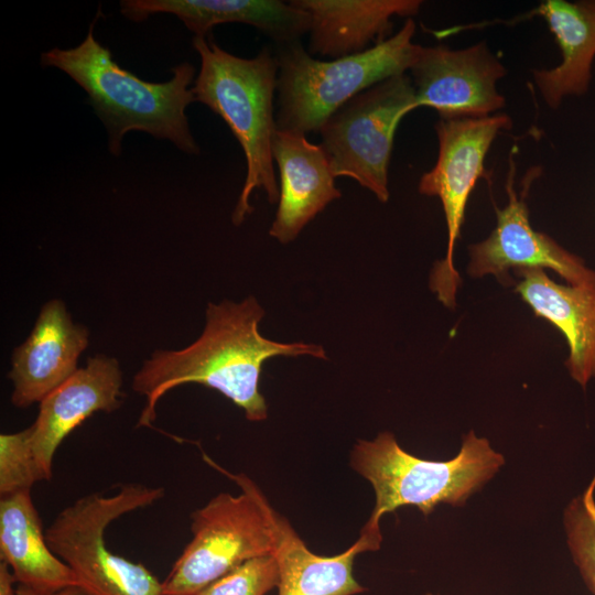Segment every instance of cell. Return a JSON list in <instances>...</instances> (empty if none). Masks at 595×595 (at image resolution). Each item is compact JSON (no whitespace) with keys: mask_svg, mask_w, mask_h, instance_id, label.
Here are the masks:
<instances>
[{"mask_svg":"<svg viewBox=\"0 0 595 595\" xmlns=\"http://www.w3.org/2000/svg\"><path fill=\"white\" fill-rule=\"evenodd\" d=\"M310 15L309 53L332 60L361 53L386 40L393 17L418 14L420 0H292Z\"/></svg>","mask_w":595,"mask_h":595,"instance_id":"2e32d148","label":"cell"},{"mask_svg":"<svg viewBox=\"0 0 595 595\" xmlns=\"http://www.w3.org/2000/svg\"><path fill=\"white\" fill-rule=\"evenodd\" d=\"M263 316L252 295L241 302H209L205 327L194 343L178 350H154L133 376L132 389L145 398L137 426H151L159 400L185 383L219 391L244 410L249 421L264 420L268 408L259 390L263 363L275 356H327L320 345L263 337L259 332Z\"/></svg>","mask_w":595,"mask_h":595,"instance_id":"6da1fadb","label":"cell"},{"mask_svg":"<svg viewBox=\"0 0 595 595\" xmlns=\"http://www.w3.org/2000/svg\"><path fill=\"white\" fill-rule=\"evenodd\" d=\"M595 476L583 494L570 501L563 523L571 556L588 591L595 595Z\"/></svg>","mask_w":595,"mask_h":595,"instance_id":"44dd1931","label":"cell"},{"mask_svg":"<svg viewBox=\"0 0 595 595\" xmlns=\"http://www.w3.org/2000/svg\"><path fill=\"white\" fill-rule=\"evenodd\" d=\"M409 72L416 108L431 107L441 119L488 117L505 107L497 82L506 68L486 42L461 50L422 46Z\"/></svg>","mask_w":595,"mask_h":595,"instance_id":"8fae6325","label":"cell"},{"mask_svg":"<svg viewBox=\"0 0 595 595\" xmlns=\"http://www.w3.org/2000/svg\"><path fill=\"white\" fill-rule=\"evenodd\" d=\"M424 595H437V594H433V593H426V594H424Z\"/></svg>","mask_w":595,"mask_h":595,"instance_id":"484cf974","label":"cell"},{"mask_svg":"<svg viewBox=\"0 0 595 595\" xmlns=\"http://www.w3.org/2000/svg\"><path fill=\"white\" fill-rule=\"evenodd\" d=\"M279 563L274 554L250 559L207 585L197 595H266L278 587Z\"/></svg>","mask_w":595,"mask_h":595,"instance_id":"603a6c76","label":"cell"},{"mask_svg":"<svg viewBox=\"0 0 595 595\" xmlns=\"http://www.w3.org/2000/svg\"><path fill=\"white\" fill-rule=\"evenodd\" d=\"M511 119L504 113L482 118L440 119L435 125L439 154L434 166L419 182V192L441 199L446 227V256L430 275V289L447 307H454L461 277L454 267V248L461 236L468 198L479 178L489 180L487 152Z\"/></svg>","mask_w":595,"mask_h":595,"instance_id":"9c48e42d","label":"cell"},{"mask_svg":"<svg viewBox=\"0 0 595 595\" xmlns=\"http://www.w3.org/2000/svg\"><path fill=\"white\" fill-rule=\"evenodd\" d=\"M18 595H98L84 585H68L58 589L48 592H39L18 584Z\"/></svg>","mask_w":595,"mask_h":595,"instance_id":"cb8c5ba5","label":"cell"},{"mask_svg":"<svg viewBox=\"0 0 595 595\" xmlns=\"http://www.w3.org/2000/svg\"><path fill=\"white\" fill-rule=\"evenodd\" d=\"M120 10L136 22L154 13L174 14L198 37H207L217 24L235 22L285 44L296 42L311 26L306 12L278 0H122Z\"/></svg>","mask_w":595,"mask_h":595,"instance_id":"9a60e30c","label":"cell"},{"mask_svg":"<svg viewBox=\"0 0 595 595\" xmlns=\"http://www.w3.org/2000/svg\"><path fill=\"white\" fill-rule=\"evenodd\" d=\"M164 488L123 484L116 494L90 493L58 512L45 530L53 553L98 595H164L162 582L142 563L108 550L107 527L163 498Z\"/></svg>","mask_w":595,"mask_h":595,"instance_id":"52a82bcc","label":"cell"},{"mask_svg":"<svg viewBox=\"0 0 595 595\" xmlns=\"http://www.w3.org/2000/svg\"><path fill=\"white\" fill-rule=\"evenodd\" d=\"M272 155L280 173V196L269 235L289 244L342 193L335 186L326 151L304 134L278 129Z\"/></svg>","mask_w":595,"mask_h":595,"instance_id":"5bb4252c","label":"cell"},{"mask_svg":"<svg viewBox=\"0 0 595 595\" xmlns=\"http://www.w3.org/2000/svg\"><path fill=\"white\" fill-rule=\"evenodd\" d=\"M44 480L32 448V426L0 435V495L31 490Z\"/></svg>","mask_w":595,"mask_h":595,"instance_id":"7402d4cb","label":"cell"},{"mask_svg":"<svg viewBox=\"0 0 595 595\" xmlns=\"http://www.w3.org/2000/svg\"><path fill=\"white\" fill-rule=\"evenodd\" d=\"M193 46L201 56L199 74L192 87L195 100L223 118L246 156L247 175L231 217L239 226L252 213L249 198L255 188H263L271 204L279 202L272 155L278 130L273 109L277 57L267 47L256 57H238L198 36H194Z\"/></svg>","mask_w":595,"mask_h":595,"instance_id":"277c9868","label":"cell"},{"mask_svg":"<svg viewBox=\"0 0 595 595\" xmlns=\"http://www.w3.org/2000/svg\"><path fill=\"white\" fill-rule=\"evenodd\" d=\"M277 532L278 595H355L366 591L353 574L356 555L376 550L364 536L344 552L324 556L313 553L280 513Z\"/></svg>","mask_w":595,"mask_h":595,"instance_id":"ffe728a7","label":"cell"},{"mask_svg":"<svg viewBox=\"0 0 595 595\" xmlns=\"http://www.w3.org/2000/svg\"><path fill=\"white\" fill-rule=\"evenodd\" d=\"M415 109L414 87L407 74L350 99L320 130L333 175L354 178L386 203L394 133L405 115Z\"/></svg>","mask_w":595,"mask_h":595,"instance_id":"ba28073f","label":"cell"},{"mask_svg":"<svg viewBox=\"0 0 595 595\" xmlns=\"http://www.w3.org/2000/svg\"><path fill=\"white\" fill-rule=\"evenodd\" d=\"M536 14L547 21L562 54L558 66L533 71L540 95L555 109L565 97L588 90L595 60V0H547Z\"/></svg>","mask_w":595,"mask_h":595,"instance_id":"ac0fdd59","label":"cell"},{"mask_svg":"<svg viewBox=\"0 0 595 595\" xmlns=\"http://www.w3.org/2000/svg\"><path fill=\"white\" fill-rule=\"evenodd\" d=\"M0 558L11 567L18 584L32 589L48 592L82 585L48 547L31 490L1 497Z\"/></svg>","mask_w":595,"mask_h":595,"instance_id":"d6986e66","label":"cell"},{"mask_svg":"<svg viewBox=\"0 0 595 595\" xmlns=\"http://www.w3.org/2000/svg\"><path fill=\"white\" fill-rule=\"evenodd\" d=\"M119 361L106 355L87 364L39 403L32 426V448L44 480L52 477L53 459L71 432L97 412L111 413L121 404Z\"/></svg>","mask_w":595,"mask_h":595,"instance_id":"4fadbf2b","label":"cell"},{"mask_svg":"<svg viewBox=\"0 0 595 595\" xmlns=\"http://www.w3.org/2000/svg\"><path fill=\"white\" fill-rule=\"evenodd\" d=\"M520 281L516 292L567 342L565 365L583 388L595 378V288L564 285L551 280L543 269L515 271Z\"/></svg>","mask_w":595,"mask_h":595,"instance_id":"e0dca14e","label":"cell"},{"mask_svg":"<svg viewBox=\"0 0 595 595\" xmlns=\"http://www.w3.org/2000/svg\"><path fill=\"white\" fill-rule=\"evenodd\" d=\"M88 336V329L72 320L63 301L46 302L29 337L12 353L8 374L12 404L26 408L40 403L69 379L78 370Z\"/></svg>","mask_w":595,"mask_h":595,"instance_id":"7c38bea8","label":"cell"},{"mask_svg":"<svg viewBox=\"0 0 595 595\" xmlns=\"http://www.w3.org/2000/svg\"><path fill=\"white\" fill-rule=\"evenodd\" d=\"M95 21L76 47H54L41 55V65L56 67L72 77L89 96V104L105 125L109 151L121 153V140L131 131L167 139L188 154H198L185 108L195 101L192 84L195 68L182 63L164 83H149L121 68L111 52L94 35Z\"/></svg>","mask_w":595,"mask_h":595,"instance_id":"7a4b0ae2","label":"cell"},{"mask_svg":"<svg viewBox=\"0 0 595 595\" xmlns=\"http://www.w3.org/2000/svg\"><path fill=\"white\" fill-rule=\"evenodd\" d=\"M205 459L241 491L220 493L191 515L193 538L162 582L164 595H197L244 562L277 551L278 512L259 487L245 474H231Z\"/></svg>","mask_w":595,"mask_h":595,"instance_id":"8992f818","label":"cell"},{"mask_svg":"<svg viewBox=\"0 0 595 595\" xmlns=\"http://www.w3.org/2000/svg\"><path fill=\"white\" fill-rule=\"evenodd\" d=\"M17 578L4 561L0 562V595H18Z\"/></svg>","mask_w":595,"mask_h":595,"instance_id":"d4e9b609","label":"cell"},{"mask_svg":"<svg viewBox=\"0 0 595 595\" xmlns=\"http://www.w3.org/2000/svg\"><path fill=\"white\" fill-rule=\"evenodd\" d=\"M415 23L407 19L392 36L370 48L332 61L311 56L296 42L281 44L278 62L277 127L304 134L320 131L339 108L360 93L405 74L422 46L412 42Z\"/></svg>","mask_w":595,"mask_h":595,"instance_id":"5b68a950","label":"cell"},{"mask_svg":"<svg viewBox=\"0 0 595 595\" xmlns=\"http://www.w3.org/2000/svg\"><path fill=\"white\" fill-rule=\"evenodd\" d=\"M504 464L505 457L474 431L464 436L458 454L448 461L412 455L387 431L370 441L359 440L353 447L350 465L371 484L376 496L360 536L378 550L382 516L402 506H415L424 516L441 504L463 506Z\"/></svg>","mask_w":595,"mask_h":595,"instance_id":"3957f363","label":"cell"},{"mask_svg":"<svg viewBox=\"0 0 595 595\" xmlns=\"http://www.w3.org/2000/svg\"><path fill=\"white\" fill-rule=\"evenodd\" d=\"M515 171L510 153L506 180L508 203L502 209L496 207L497 225L491 234L485 240L469 246L468 273L473 278L493 274L500 283L510 285L515 281L509 270L547 268L555 271L571 285L595 288V271L550 236L534 230L530 224L526 193L539 173L538 169L527 173L520 197L513 186Z\"/></svg>","mask_w":595,"mask_h":595,"instance_id":"30bf717a","label":"cell"}]
</instances>
